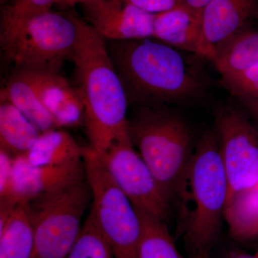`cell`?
Returning <instances> with one entry per match:
<instances>
[{
    "instance_id": "1",
    "label": "cell",
    "mask_w": 258,
    "mask_h": 258,
    "mask_svg": "<svg viewBox=\"0 0 258 258\" xmlns=\"http://www.w3.org/2000/svg\"><path fill=\"white\" fill-rule=\"evenodd\" d=\"M151 38L111 41L107 45L128 101L159 108L198 99L206 83L177 49Z\"/></svg>"
},
{
    "instance_id": "2",
    "label": "cell",
    "mask_w": 258,
    "mask_h": 258,
    "mask_svg": "<svg viewBox=\"0 0 258 258\" xmlns=\"http://www.w3.org/2000/svg\"><path fill=\"white\" fill-rule=\"evenodd\" d=\"M77 25L71 60L79 77L89 147L101 154L128 133V98L104 39L79 17Z\"/></svg>"
},
{
    "instance_id": "3",
    "label": "cell",
    "mask_w": 258,
    "mask_h": 258,
    "mask_svg": "<svg viewBox=\"0 0 258 258\" xmlns=\"http://www.w3.org/2000/svg\"><path fill=\"white\" fill-rule=\"evenodd\" d=\"M229 184L216 134H202L180 188L179 229L190 251H208L224 219Z\"/></svg>"
},
{
    "instance_id": "4",
    "label": "cell",
    "mask_w": 258,
    "mask_h": 258,
    "mask_svg": "<svg viewBox=\"0 0 258 258\" xmlns=\"http://www.w3.org/2000/svg\"><path fill=\"white\" fill-rule=\"evenodd\" d=\"M128 133L166 198L176 202L195 149L187 122L160 107H142L128 120Z\"/></svg>"
},
{
    "instance_id": "5",
    "label": "cell",
    "mask_w": 258,
    "mask_h": 258,
    "mask_svg": "<svg viewBox=\"0 0 258 258\" xmlns=\"http://www.w3.org/2000/svg\"><path fill=\"white\" fill-rule=\"evenodd\" d=\"M92 194L87 179L26 203L34 231L33 258H66L79 238Z\"/></svg>"
},
{
    "instance_id": "6",
    "label": "cell",
    "mask_w": 258,
    "mask_h": 258,
    "mask_svg": "<svg viewBox=\"0 0 258 258\" xmlns=\"http://www.w3.org/2000/svg\"><path fill=\"white\" fill-rule=\"evenodd\" d=\"M83 159L92 194L90 213L102 235L115 258H138L142 235L138 212L89 146L84 147Z\"/></svg>"
},
{
    "instance_id": "7",
    "label": "cell",
    "mask_w": 258,
    "mask_h": 258,
    "mask_svg": "<svg viewBox=\"0 0 258 258\" xmlns=\"http://www.w3.org/2000/svg\"><path fill=\"white\" fill-rule=\"evenodd\" d=\"M78 17L51 10L35 17L5 55L16 70L60 74L64 61L72 58Z\"/></svg>"
},
{
    "instance_id": "8",
    "label": "cell",
    "mask_w": 258,
    "mask_h": 258,
    "mask_svg": "<svg viewBox=\"0 0 258 258\" xmlns=\"http://www.w3.org/2000/svg\"><path fill=\"white\" fill-rule=\"evenodd\" d=\"M98 156L136 210L165 221L170 202L134 147L128 133L115 139Z\"/></svg>"
},
{
    "instance_id": "9",
    "label": "cell",
    "mask_w": 258,
    "mask_h": 258,
    "mask_svg": "<svg viewBox=\"0 0 258 258\" xmlns=\"http://www.w3.org/2000/svg\"><path fill=\"white\" fill-rule=\"evenodd\" d=\"M215 128L228 181L227 204L258 182V132L244 113L232 106L218 111Z\"/></svg>"
},
{
    "instance_id": "10",
    "label": "cell",
    "mask_w": 258,
    "mask_h": 258,
    "mask_svg": "<svg viewBox=\"0 0 258 258\" xmlns=\"http://www.w3.org/2000/svg\"><path fill=\"white\" fill-rule=\"evenodd\" d=\"M81 5L86 22L109 41L154 37L155 15L122 0H88Z\"/></svg>"
},
{
    "instance_id": "11",
    "label": "cell",
    "mask_w": 258,
    "mask_h": 258,
    "mask_svg": "<svg viewBox=\"0 0 258 258\" xmlns=\"http://www.w3.org/2000/svg\"><path fill=\"white\" fill-rule=\"evenodd\" d=\"M86 179L84 161L64 165L35 166L27 157L13 159V194L15 205L26 204L44 194L63 189Z\"/></svg>"
},
{
    "instance_id": "12",
    "label": "cell",
    "mask_w": 258,
    "mask_h": 258,
    "mask_svg": "<svg viewBox=\"0 0 258 258\" xmlns=\"http://www.w3.org/2000/svg\"><path fill=\"white\" fill-rule=\"evenodd\" d=\"M154 38L166 45L213 61L215 49L207 41L202 25V11L181 4L155 15Z\"/></svg>"
},
{
    "instance_id": "13",
    "label": "cell",
    "mask_w": 258,
    "mask_h": 258,
    "mask_svg": "<svg viewBox=\"0 0 258 258\" xmlns=\"http://www.w3.org/2000/svg\"><path fill=\"white\" fill-rule=\"evenodd\" d=\"M18 71L31 84L58 128L80 124L85 115L84 105L79 90L74 89L60 74Z\"/></svg>"
},
{
    "instance_id": "14",
    "label": "cell",
    "mask_w": 258,
    "mask_h": 258,
    "mask_svg": "<svg viewBox=\"0 0 258 258\" xmlns=\"http://www.w3.org/2000/svg\"><path fill=\"white\" fill-rule=\"evenodd\" d=\"M258 0H212L202 11L204 35L217 45L246 28L257 11Z\"/></svg>"
},
{
    "instance_id": "15",
    "label": "cell",
    "mask_w": 258,
    "mask_h": 258,
    "mask_svg": "<svg viewBox=\"0 0 258 258\" xmlns=\"http://www.w3.org/2000/svg\"><path fill=\"white\" fill-rule=\"evenodd\" d=\"M41 132L11 103L0 105V150L13 159L27 157Z\"/></svg>"
},
{
    "instance_id": "16",
    "label": "cell",
    "mask_w": 258,
    "mask_h": 258,
    "mask_svg": "<svg viewBox=\"0 0 258 258\" xmlns=\"http://www.w3.org/2000/svg\"><path fill=\"white\" fill-rule=\"evenodd\" d=\"M1 101L16 107L42 134L59 128L31 84L18 70L1 91Z\"/></svg>"
},
{
    "instance_id": "17",
    "label": "cell",
    "mask_w": 258,
    "mask_h": 258,
    "mask_svg": "<svg viewBox=\"0 0 258 258\" xmlns=\"http://www.w3.org/2000/svg\"><path fill=\"white\" fill-rule=\"evenodd\" d=\"M35 231L26 204H19L0 226V258H33Z\"/></svg>"
},
{
    "instance_id": "18",
    "label": "cell",
    "mask_w": 258,
    "mask_h": 258,
    "mask_svg": "<svg viewBox=\"0 0 258 258\" xmlns=\"http://www.w3.org/2000/svg\"><path fill=\"white\" fill-rule=\"evenodd\" d=\"M83 152L71 134L57 128L41 134L27 158L32 165H64L83 160Z\"/></svg>"
},
{
    "instance_id": "19",
    "label": "cell",
    "mask_w": 258,
    "mask_h": 258,
    "mask_svg": "<svg viewBox=\"0 0 258 258\" xmlns=\"http://www.w3.org/2000/svg\"><path fill=\"white\" fill-rule=\"evenodd\" d=\"M220 75L247 69L258 62V28H244L215 47L213 61Z\"/></svg>"
},
{
    "instance_id": "20",
    "label": "cell",
    "mask_w": 258,
    "mask_h": 258,
    "mask_svg": "<svg viewBox=\"0 0 258 258\" xmlns=\"http://www.w3.org/2000/svg\"><path fill=\"white\" fill-rule=\"evenodd\" d=\"M224 219L235 240L258 238V182L231 199L226 205Z\"/></svg>"
},
{
    "instance_id": "21",
    "label": "cell",
    "mask_w": 258,
    "mask_h": 258,
    "mask_svg": "<svg viewBox=\"0 0 258 258\" xmlns=\"http://www.w3.org/2000/svg\"><path fill=\"white\" fill-rule=\"evenodd\" d=\"M57 0H13L5 7L1 22V47L5 54L13 46L15 40L21 35L29 22L50 11Z\"/></svg>"
},
{
    "instance_id": "22",
    "label": "cell",
    "mask_w": 258,
    "mask_h": 258,
    "mask_svg": "<svg viewBox=\"0 0 258 258\" xmlns=\"http://www.w3.org/2000/svg\"><path fill=\"white\" fill-rule=\"evenodd\" d=\"M142 222L138 258H182L165 222L139 211Z\"/></svg>"
},
{
    "instance_id": "23",
    "label": "cell",
    "mask_w": 258,
    "mask_h": 258,
    "mask_svg": "<svg viewBox=\"0 0 258 258\" xmlns=\"http://www.w3.org/2000/svg\"><path fill=\"white\" fill-rule=\"evenodd\" d=\"M66 258H115L111 247L91 213L89 214L74 247Z\"/></svg>"
},
{
    "instance_id": "24",
    "label": "cell",
    "mask_w": 258,
    "mask_h": 258,
    "mask_svg": "<svg viewBox=\"0 0 258 258\" xmlns=\"http://www.w3.org/2000/svg\"><path fill=\"white\" fill-rule=\"evenodd\" d=\"M220 83L241 101L258 98V62L247 69L222 74Z\"/></svg>"
},
{
    "instance_id": "25",
    "label": "cell",
    "mask_w": 258,
    "mask_h": 258,
    "mask_svg": "<svg viewBox=\"0 0 258 258\" xmlns=\"http://www.w3.org/2000/svg\"><path fill=\"white\" fill-rule=\"evenodd\" d=\"M151 14L165 13L182 4V0H122Z\"/></svg>"
},
{
    "instance_id": "26",
    "label": "cell",
    "mask_w": 258,
    "mask_h": 258,
    "mask_svg": "<svg viewBox=\"0 0 258 258\" xmlns=\"http://www.w3.org/2000/svg\"><path fill=\"white\" fill-rule=\"evenodd\" d=\"M251 115L258 121V98L246 99L241 101Z\"/></svg>"
},
{
    "instance_id": "27",
    "label": "cell",
    "mask_w": 258,
    "mask_h": 258,
    "mask_svg": "<svg viewBox=\"0 0 258 258\" xmlns=\"http://www.w3.org/2000/svg\"><path fill=\"white\" fill-rule=\"evenodd\" d=\"M212 0H182V4L198 11H203L204 8L211 3Z\"/></svg>"
},
{
    "instance_id": "28",
    "label": "cell",
    "mask_w": 258,
    "mask_h": 258,
    "mask_svg": "<svg viewBox=\"0 0 258 258\" xmlns=\"http://www.w3.org/2000/svg\"><path fill=\"white\" fill-rule=\"evenodd\" d=\"M225 258H258L257 254H251L240 249H233L231 250Z\"/></svg>"
},
{
    "instance_id": "29",
    "label": "cell",
    "mask_w": 258,
    "mask_h": 258,
    "mask_svg": "<svg viewBox=\"0 0 258 258\" xmlns=\"http://www.w3.org/2000/svg\"><path fill=\"white\" fill-rule=\"evenodd\" d=\"M86 1L88 0H57L55 5H59L62 8H66V7H73L77 4H82Z\"/></svg>"
},
{
    "instance_id": "30",
    "label": "cell",
    "mask_w": 258,
    "mask_h": 258,
    "mask_svg": "<svg viewBox=\"0 0 258 258\" xmlns=\"http://www.w3.org/2000/svg\"><path fill=\"white\" fill-rule=\"evenodd\" d=\"M189 258H210L208 251L197 250L190 251Z\"/></svg>"
},
{
    "instance_id": "31",
    "label": "cell",
    "mask_w": 258,
    "mask_h": 258,
    "mask_svg": "<svg viewBox=\"0 0 258 258\" xmlns=\"http://www.w3.org/2000/svg\"><path fill=\"white\" fill-rule=\"evenodd\" d=\"M255 254H257V255L258 256V250H257V252H256V253H255Z\"/></svg>"
}]
</instances>
